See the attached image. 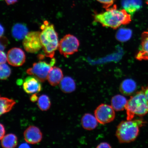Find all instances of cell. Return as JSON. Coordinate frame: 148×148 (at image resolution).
<instances>
[{
	"mask_svg": "<svg viewBox=\"0 0 148 148\" xmlns=\"http://www.w3.org/2000/svg\"><path fill=\"white\" fill-rule=\"evenodd\" d=\"M94 21L103 27L116 29L122 25H127L131 21V15L124 9L118 10L116 5L106 9L105 12L96 14Z\"/></svg>",
	"mask_w": 148,
	"mask_h": 148,
	"instance_id": "obj_1",
	"label": "cell"
},
{
	"mask_svg": "<svg viewBox=\"0 0 148 148\" xmlns=\"http://www.w3.org/2000/svg\"><path fill=\"white\" fill-rule=\"evenodd\" d=\"M41 29L40 37L42 49L46 57L52 58L58 47V34L55 30L54 25L47 21L44 22Z\"/></svg>",
	"mask_w": 148,
	"mask_h": 148,
	"instance_id": "obj_2",
	"label": "cell"
},
{
	"mask_svg": "<svg viewBox=\"0 0 148 148\" xmlns=\"http://www.w3.org/2000/svg\"><path fill=\"white\" fill-rule=\"evenodd\" d=\"M144 123L140 119L127 120L122 121L116 129V136L120 143H129L137 137L140 127Z\"/></svg>",
	"mask_w": 148,
	"mask_h": 148,
	"instance_id": "obj_3",
	"label": "cell"
},
{
	"mask_svg": "<svg viewBox=\"0 0 148 148\" xmlns=\"http://www.w3.org/2000/svg\"><path fill=\"white\" fill-rule=\"evenodd\" d=\"M125 110L127 120H132L135 116H142L148 113V100L143 90L131 96L127 101Z\"/></svg>",
	"mask_w": 148,
	"mask_h": 148,
	"instance_id": "obj_4",
	"label": "cell"
},
{
	"mask_svg": "<svg viewBox=\"0 0 148 148\" xmlns=\"http://www.w3.org/2000/svg\"><path fill=\"white\" fill-rule=\"evenodd\" d=\"M55 63V59L53 57L52 58L50 64L45 61H40L34 63L32 67L27 70V73L36 77L41 82H45L47 79L49 72Z\"/></svg>",
	"mask_w": 148,
	"mask_h": 148,
	"instance_id": "obj_5",
	"label": "cell"
},
{
	"mask_svg": "<svg viewBox=\"0 0 148 148\" xmlns=\"http://www.w3.org/2000/svg\"><path fill=\"white\" fill-rule=\"evenodd\" d=\"M79 42L78 39L73 35L68 34L64 36L59 42L58 49L61 54L68 57L78 50Z\"/></svg>",
	"mask_w": 148,
	"mask_h": 148,
	"instance_id": "obj_6",
	"label": "cell"
},
{
	"mask_svg": "<svg viewBox=\"0 0 148 148\" xmlns=\"http://www.w3.org/2000/svg\"><path fill=\"white\" fill-rule=\"evenodd\" d=\"M40 32L32 31L28 33L23 39V42L24 49L27 52L35 53L39 51L42 47L40 40Z\"/></svg>",
	"mask_w": 148,
	"mask_h": 148,
	"instance_id": "obj_7",
	"label": "cell"
},
{
	"mask_svg": "<svg viewBox=\"0 0 148 148\" xmlns=\"http://www.w3.org/2000/svg\"><path fill=\"white\" fill-rule=\"evenodd\" d=\"M114 110L111 105L102 103L96 108L94 115L99 123L105 125L113 121L115 117Z\"/></svg>",
	"mask_w": 148,
	"mask_h": 148,
	"instance_id": "obj_8",
	"label": "cell"
},
{
	"mask_svg": "<svg viewBox=\"0 0 148 148\" xmlns=\"http://www.w3.org/2000/svg\"><path fill=\"white\" fill-rule=\"evenodd\" d=\"M7 62L14 66H21L25 61V55L20 48L14 47L8 51L7 54Z\"/></svg>",
	"mask_w": 148,
	"mask_h": 148,
	"instance_id": "obj_9",
	"label": "cell"
},
{
	"mask_svg": "<svg viewBox=\"0 0 148 148\" xmlns=\"http://www.w3.org/2000/svg\"><path fill=\"white\" fill-rule=\"evenodd\" d=\"M24 138L27 143L32 144H38L41 141L42 135L38 127L30 126L23 133Z\"/></svg>",
	"mask_w": 148,
	"mask_h": 148,
	"instance_id": "obj_10",
	"label": "cell"
},
{
	"mask_svg": "<svg viewBox=\"0 0 148 148\" xmlns=\"http://www.w3.org/2000/svg\"><path fill=\"white\" fill-rule=\"evenodd\" d=\"M40 81L33 76L28 77L23 83V88L26 93L32 94L39 92L42 90Z\"/></svg>",
	"mask_w": 148,
	"mask_h": 148,
	"instance_id": "obj_11",
	"label": "cell"
},
{
	"mask_svg": "<svg viewBox=\"0 0 148 148\" xmlns=\"http://www.w3.org/2000/svg\"><path fill=\"white\" fill-rule=\"evenodd\" d=\"M141 41L136 58L138 60H148V31L142 33Z\"/></svg>",
	"mask_w": 148,
	"mask_h": 148,
	"instance_id": "obj_12",
	"label": "cell"
},
{
	"mask_svg": "<svg viewBox=\"0 0 148 148\" xmlns=\"http://www.w3.org/2000/svg\"><path fill=\"white\" fill-rule=\"evenodd\" d=\"M122 7L130 15H133L142 8V0H121Z\"/></svg>",
	"mask_w": 148,
	"mask_h": 148,
	"instance_id": "obj_13",
	"label": "cell"
},
{
	"mask_svg": "<svg viewBox=\"0 0 148 148\" xmlns=\"http://www.w3.org/2000/svg\"><path fill=\"white\" fill-rule=\"evenodd\" d=\"M63 76L62 70L60 68L53 66L48 75L47 79L51 86H56L60 84Z\"/></svg>",
	"mask_w": 148,
	"mask_h": 148,
	"instance_id": "obj_14",
	"label": "cell"
},
{
	"mask_svg": "<svg viewBox=\"0 0 148 148\" xmlns=\"http://www.w3.org/2000/svg\"><path fill=\"white\" fill-rule=\"evenodd\" d=\"M137 88V85L135 81L132 79H125L120 86V92L124 95L129 96L134 93Z\"/></svg>",
	"mask_w": 148,
	"mask_h": 148,
	"instance_id": "obj_15",
	"label": "cell"
},
{
	"mask_svg": "<svg viewBox=\"0 0 148 148\" xmlns=\"http://www.w3.org/2000/svg\"><path fill=\"white\" fill-rule=\"evenodd\" d=\"M99 123L95 116L86 113L83 116L81 119V124L83 128L88 130H92L96 128Z\"/></svg>",
	"mask_w": 148,
	"mask_h": 148,
	"instance_id": "obj_16",
	"label": "cell"
},
{
	"mask_svg": "<svg viewBox=\"0 0 148 148\" xmlns=\"http://www.w3.org/2000/svg\"><path fill=\"white\" fill-rule=\"evenodd\" d=\"M28 33L27 27L23 24L16 23L12 28V36L17 40L23 39Z\"/></svg>",
	"mask_w": 148,
	"mask_h": 148,
	"instance_id": "obj_17",
	"label": "cell"
},
{
	"mask_svg": "<svg viewBox=\"0 0 148 148\" xmlns=\"http://www.w3.org/2000/svg\"><path fill=\"white\" fill-rule=\"evenodd\" d=\"M60 86L62 91L66 93H69L75 91L76 84L74 79L69 77H63L61 81Z\"/></svg>",
	"mask_w": 148,
	"mask_h": 148,
	"instance_id": "obj_18",
	"label": "cell"
},
{
	"mask_svg": "<svg viewBox=\"0 0 148 148\" xmlns=\"http://www.w3.org/2000/svg\"><path fill=\"white\" fill-rule=\"evenodd\" d=\"M127 101L123 96L116 95L112 98L111 106L116 111H123L125 110Z\"/></svg>",
	"mask_w": 148,
	"mask_h": 148,
	"instance_id": "obj_19",
	"label": "cell"
},
{
	"mask_svg": "<svg viewBox=\"0 0 148 148\" xmlns=\"http://www.w3.org/2000/svg\"><path fill=\"white\" fill-rule=\"evenodd\" d=\"M18 138L15 135L10 134L5 135L1 140L2 147L4 148H14L17 145Z\"/></svg>",
	"mask_w": 148,
	"mask_h": 148,
	"instance_id": "obj_20",
	"label": "cell"
},
{
	"mask_svg": "<svg viewBox=\"0 0 148 148\" xmlns=\"http://www.w3.org/2000/svg\"><path fill=\"white\" fill-rule=\"evenodd\" d=\"M16 103V101L13 99L6 97H1L0 99L1 115L10 112Z\"/></svg>",
	"mask_w": 148,
	"mask_h": 148,
	"instance_id": "obj_21",
	"label": "cell"
},
{
	"mask_svg": "<svg viewBox=\"0 0 148 148\" xmlns=\"http://www.w3.org/2000/svg\"><path fill=\"white\" fill-rule=\"evenodd\" d=\"M132 34V31L130 29L121 28L116 32V37L118 41L125 42L130 39Z\"/></svg>",
	"mask_w": 148,
	"mask_h": 148,
	"instance_id": "obj_22",
	"label": "cell"
},
{
	"mask_svg": "<svg viewBox=\"0 0 148 148\" xmlns=\"http://www.w3.org/2000/svg\"><path fill=\"white\" fill-rule=\"evenodd\" d=\"M38 108L42 111H47L51 106V101L47 95L43 94L38 98Z\"/></svg>",
	"mask_w": 148,
	"mask_h": 148,
	"instance_id": "obj_23",
	"label": "cell"
},
{
	"mask_svg": "<svg viewBox=\"0 0 148 148\" xmlns=\"http://www.w3.org/2000/svg\"><path fill=\"white\" fill-rule=\"evenodd\" d=\"M11 70L6 64H1L0 65V79L1 80H5L10 77Z\"/></svg>",
	"mask_w": 148,
	"mask_h": 148,
	"instance_id": "obj_24",
	"label": "cell"
},
{
	"mask_svg": "<svg viewBox=\"0 0 148 148\" xmlns=\"http://www.w3.org/2000/svg\"><path fill=\"white\" fill-rule=\"evenodd\" d=\"M103 5V8L106 9L110 8L113 4L115 0H97Z\"/></svg>",
	"mask_w": 148,
	"mask_h": 148,
	"instance_id": "obj_25",
	"label": "cell"
},
{
	"mask_svg": "<svg viewBox=\"0 0 148 148\" xmlns=\"http://www.w3.org/2000/svg\"><path fill=\"white\" fill-rule=\"evenodd\" d=\"M8 43V40L5 37H1V51H3Z\"/></svg>",
	"mask_w": 148,
	"mask_h": 148,
	"instance_id": "obj_26",
	"label": "cell"
},
{
	"mask_svg": "<svg viewBox=\"0 0 148 148\" xmlns=\"http://www.w3.org/2000/svg\"><path fill=\"white\" fill-rule=\"evenodd\" d=\"M0 56H1V59H0V63L4 64L7 61V55L3 51H1L0 53Z\"/></svg>",
	"mask_w": 148,
	"mask_h": 148,
	"instance_id": "obj_27",
	"label": "cell"
},
{
	"mask_svg": "<svg viewBox=\"0 0 148 148\" xmlns=\"http://www.w3.org/2000/svg\"><path fill=\"white\" fill-rule=\"evenodd\" d=\"M110 144L107 142H102L98 145L97 148H111Z\"/></svg>",
	"mask_w": 148,
	"mask_h": 148,
	"instance_id": "obj_28",
	"label": "cell"
},
{
	"mask_svg": "<svg viewBox=\"0 0 148 148\" xmlns=\"http://www.w3.org/2000/svg\"><path fill=\"white\" fill-rule=\"evenodd\" d=\"M5 129L4 125L1 123V136L0 140H1L5 136Z\"/></svg>",
	"mask_w": 148,
	"mask_h": 148,
	"instance_id": "obj_29",
	"label": "cell"
},
{
	"mask_svg": "<svg viewBox=\"0 0 148 148\" xmlns=\"http://www.w3.org/2000/svg\"><path fill=\"white\" fill-rule=\"evenodd\" d=\"M38 98L37 94L36 93H34L31 97L30 101L33 102H35L37 101H38Z\"/></svg>",
	"mask_w": 148,
	"mask_h": 148,
	"instance_id": "obj_30",
	"label": "cell"
},
{
	"mask_svg": "<svg viewBox=\"0 0 148 148\" xmlns=\"http://www.w3.org/2000/svg\"><path fill=\"white\" fill-rule=\"evenodd\" d=\"M5 3L8 5L15 4L17 2L18 0H4Z\"/></svg>",
	"mask_w": 148,
	"mask_h": 148,
	"instance_id": "obj_31",
	"label": "cell"
},
{
	"mask_svg": "<svg viewBox=\"0 0 148 148\" xmlns=\"http://www.w3.org/2000/svg\"><path fill=\"white\" fill-rule=\"evenodd\" d=\"M142 90L144 91L146 97H147L148 100V85L147 86L145 87L142 88Z\"/></svg>",
	"mask_w": 148,
	"mask_h": 148,
	"instance_id": "obj_32",
	"label": "cell"
},
{
	"mask_svg": "<svg viewBox=\"0 0 148 148\" xmlns=\"http://www.w3.org/2000/svg\"><path fill=\"white\" fill-rule=\"evenodd\" d=\"M19 147L20 148H29L30 147L27 144L23 143L21 144Z\"/></svg>",
	"mask_w": 148,
	"mask_h": 148,
	"instance_id": "obj_33",
	"label": "cell"
},
{
	"mask_svg": "<svg viewBox=\"0 0 148 148\" xmlns=\"http://www.w3.org/2000/svg\"><path fill=\"white\" fill-rule=\"evenodd\" d=\"M4 28L1 25V37L2 36L3 33L4 32Z\"/></svg>",
	"mask_w": 148,
	"mask_h": 148,
	"instance_id": "obj_34",
	"label": "cell"
},
{
	"mask_svg": "<svg viewBox=\"0 0 148 148\" xmlns=\"http://www.w3.org/2000/svg\"><path fill=\"white\" fill-rule=\"evenodd\" d=\"M146 3H147V4L148 5V0L146 1Z\"/></svg>",
	"mask_w": 148,
	"mask_h": 148,
	"instance_id": "obj_35",
	"label": "cell"
}]
</instances>
